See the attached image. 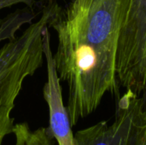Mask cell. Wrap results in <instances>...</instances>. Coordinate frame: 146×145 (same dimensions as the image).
<instances>
[{"label": "cell", "mask_w": 146, "mask_h": 145, "mask_svg": "<svg viewBox=\"0 0 146 145\" xmlns=\"http://www.w3.org/2000/svg\"><path fill=\"white\" fill-rule=\"evenodd\" d=\"M92 0H73V2L65 8L67 15L74 20H80L87 13Z\"/></svg>", "instance_id": "obj_7"}, {"label": "cell", "mask_w": 146, "mask_h": 145, "mask_svg": "<svg viewBox=\"0 0 146 145\" xmlns=\"http://www.w3.org/2000/svg\"><path fill=\"white\" fill-rule=\"evenodd\" d=\"M43 50L47 64V81L43 88V96L48 105L50 124L46 128L48 136L57 145H74V134L66 106L63 103L61 79L58 76L53 52L50 47L49 27L43 31Z\"/></svg>", "instance_id": "obj_5"}, {"label": "cell", "mask_w": 146, "mask_h": 145, "mask_svg": "<svg viewBox=\"0 0 146 145\" xmlns=\"http://www.w3.org/2000/svg\"><path fill=\"white\" fill-rule=\"evenodd\" d=\"M13 134L15 138V145H54L45 127L32 131L27 123H18L14 126Z\"/></svg>", "instance_id": "obj_6"}, {"label": "cell", "mask_w": 146, "mask_h": 145, "mask_svg": "<svg viewBox=\"0 0 146 145\" xmlns=\"http://www.w3.org/2000/svg\"><path fill=\"white\" fill-rule=\"evenodd\" d=\"M47 21L48 13L42 8L37 21L0 49V145L6 136L13 134L15 119L10 115L24 80L43 64V31Z\"/></svg>", "instance_id": "obj_2"}, {"label": "cell", "mask_w": 146, "mask_h": 145, "mask_svg": "<svg viewBox=\"0 0 146 145\" xmlns=\"http://www.w3.org/2000/svg\"><path fill=\"white\" fill-rule=\"evenodd\" d=\"M141 98V102H142V107H143V111L145 113L146 116V92L140 97ZM146 145V122L145 125V130H144V135H143V138H142V144Z\"/></svg>", "instance_id": "obj_9"}, {"label": "cell", "mask_w": 146, "mask_h": 145, "mask_svg": "<svg viewBox=\"0 0 146 145\" xmlns=\"http://www.w3.org/2000/svg\"><path fill=\"white\" fill-rule=\"evenodd\" d=\"M128 0H92L80 20L70 18L56 0H47L48 27L57 34L53 54L58 76L68 89L71 126L93 113L108 92H117L116 60Z\"/></svg>", "instance_id": "obj_1"}, {"label": "cell", "mask_w": 146, "mask_h": 145, "mask_svg": "<svg viewBox=\"0 0 146 145\" xmlns=\"http://www.w3.org/2000/svg\"><path fill=\"white\" fill-rule=\"evenodd\" d=\"M18 3H24L28 8L33 9L35 3V0H0V11L5 8L13 6Z\"/></svg>", "instance_id": "obj_8"}, {"label": "cell", "mask_w": 146, "mask_h": 145, "mask_svg": "<svg viewBox=\"0 0 146 145\" xmlns=\"http://www.w3.org/2000/svg\"><path fill=\"white\" fill-rule=\"evenodd\" d=\"M117 82L141 97L146 92V0H128L116 60Z\"/></svg>", "instance_id": "obj_3"}, {"label": "cell", "mask_w": 146, "mask_h": 145, "mask_svg": "<svg viewBox=\"0 0 146 145\" xmlns=\"http://www.w3.org/2000/svg\"><path fill=\"white\" fill-rule=\"evenodd\" d=\"M145 122L141 98L126 90L117 99L114 122L101 121L78 131L74 145H141Z\"/></svg>", "instance_id": "obj_4"}]
</instances>
